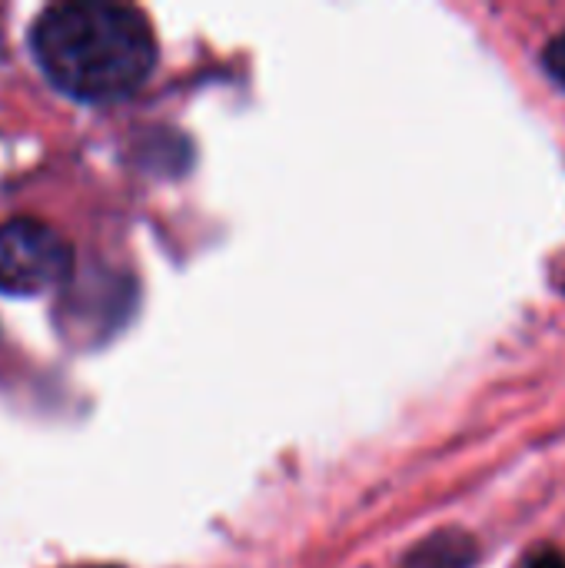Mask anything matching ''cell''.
I'll return each instance as SVG.
<instances>
[{
	"mask_svg": "<svg viewBox=\"0 0 565 568\" xmlns=\"http://www.w3.org/2000/svg\"><path fill=\"white\" fill-rule=\"evenodd\" d=\"M523 568H565V552L563 549H553V546H543V549L526 556Z\"/></svg>",
	"mask_w": 565,
	"mask_h": 568,
	"instance_id": "obj_5",
	"label": "cell"
},
{
	"mask_svg": "<svg viewBox=\"0 0 565 568\" xmlns=\"http://www.w3.org/2000/svg\"><path fill=\"white\" fill-rule=\"evenodd\" d=\"M73 270L70 243L33 216L0 223V293L40 296L60 286Z\"/></svg>",
	"mask_w": 565,
	"mask_h": 568,
	"instance_id": "obj_2",
	"label": "cell"
},
{
	"mask_svg": "<svg viewBox=\"0 0 565 568\" xmlns=\"http://www.w3.org/2000/svg\"><path fill=\"white\" fill-rule=\"evenodd\" d=\"M543 67H546V73L556 80V87H563L565 90V30L563 33H556V37L546 43V50H543Z\"/></svg>",
	"mask_w": 565,
	"mask_h": 568,
	"instance_id": "obj_4",
	"label": "cell"
},
{
	"mask_svg": "<svg viewBox=\"0 0 565 568\" xmlns=\"http://www.w3.org/2000/svg\"><path fill=\"white\" fill-rule=\"evenodd\" d=\"M480 559V546L473 536L460 529H443L423 539L406 559L403 568H473Z\"/></svg>",
	"mask_w": 565,
	"mask_h": 568,
	"instance_id": "obj_3",
	"label": "cell"
},
{
	"mask_svg": "<svg viewBox=\"0 0 565 568\" xmlns=\"http://www.w3.org/2000/svg\"><path fill=\"white\" fill-rule=\"evenodd\" d=\"M30 50L43 77L83 103L127 100L157 67V40L147 17L110 0L47 7L30 27Z\"/></svg>",
	"mask_w": 565,
	"mask_h": 568,
	"instance_id": "obj_1",
	"label": "cell"
}]
</instances>
